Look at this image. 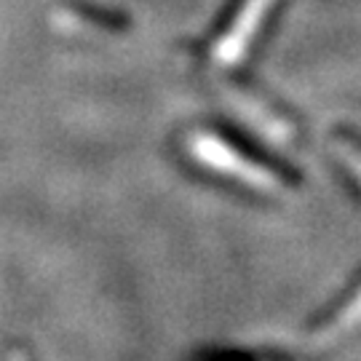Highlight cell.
<instances>
[{
    "label": "cell",
    "mask_w": 361,
    "mask_h": 361,
    "mask_svg": "<svg viewBox=\"0 0 361 361\" xmlns=\"http://www.w3.org/2000/svg\"><path fill=\"white\" fill-rule=\"evenodd\" d=\"M185 147H188V153L193 155V161H198L201 166L212 169V171H217V174H225V177H231L235 182H244V185L255 188V190H262V193H279L281 190V182L273 171L252 164L249 158L235 153L231 145L222 142L214 134H204V131L190 134Z\"/></svg>",
    "instance_id": "6da1fadb"
},
{
    "label": "cell",
    "mask_w": 361,
    "mask_h": 361,
    "mask_svg": "<svg viewBox=\"0 0 361 361\" xmlns=\"http://www.w3.org/2000/svg\"><path fill=\"white\" fill-rule=\"evenodd\" d=\"M271 3L273 0H246L244 11L235 19V25L231 27V32L219 40L217 49H214L217 62H222V65H235V62L244 59L246 46H249V40L255 38V30L262 22V16L268 13Z\"/></svg>",
    "instance_id": "7a4b0ae2"
},
{
    "label": "cell",
    "mask_w": 361,
    "mask_h": 361,
    "mask_svg": "<svg viewBox=\"0 0 361 361\" xmlns=\"http://www.w3.org/2000/svg\"><path fill=\"white\" fill-rule=\"evenodd\" d=\"M359 326H361V286H359V292L345 302V308L340 310L326 326H322V329L313 335L310 345H313V348H326V345L343 340V337L350 335V332L359 329Z\"/></svg>",
    "instance_id": "3957f363"
},
{
    "label": "cell",
    "mask_w": 361,
    "mask_h": 361,
    "mask_svg": "<svg viewBox=\"0 0 361 361\" xmlns=\"http://www.w3.org/2000/svg\"><path fill=\"white\" fill-rule=\"evenodd\" d=\"M335 150H337V155H340V161H343V164L356 174V180L361 182V153L359 150L348 142H335Z\"/></svg>",
    "instance_id": "277c9868"
}]
</instances>
